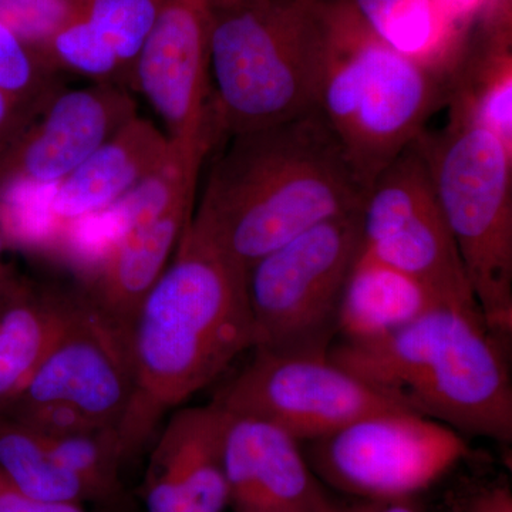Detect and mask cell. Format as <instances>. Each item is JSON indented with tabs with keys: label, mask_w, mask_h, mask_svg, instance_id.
Returning a JSON list of instances; mask_svg holds the SVG:
<instances>
[{
	"label": "cell",
	"mask_w": 512,
	"mask_h": 512,
	"mask_svg": "<svg viewBox=\"0 0 512 512\" xmlns=\"http://www.w3.org/2000/svg\"><path fill=\"white\" fill-rule=\"evenodd\" d=\"M478 309L498 338L512 332V150L448 110L416 140Z\"/></svg>",
	"instance_id": "8992f818"
},
{
	"label": "cell",
	"mask_w": 512,
	"mask_h": 512,
	"mask_svg": "<svg viewBox=\"0 0 512 512\" xmlns=\"http://www.w3.org/2000/svg\"><path fill=\"white\" fill-rule=\"evenodd\" d=\"M316 512H420L412 500H363L338 503L329 495L323 498Z\"/></svg>",
	"instance_id": "f546056e"
},
{
	"label": "cell",
	"mask_w": 512,
	"mask_h": 512,
	"mask_svg": "<svg viewBox=\"0 0 512 512\" xmlns=\"http://www.w3.org/2000/svg\"><path fill=\"white\" fill-rule=\"evenodd\" d=\"M323 26L318 111L365 190L447 106L436 74L387 46L348 0H318Z\"/></svg>",
	"instance_id": "277c9868"
},
{
	"label": "cell",
	"mask_w": 512,
	"mask_h": 512,
	"mask_svg": "<svg viewBox=\"0 0 512 512\" xmlns=\"http://www.w3.org/2000/svg\"><path fill=\"white\" fill-rule=\"evenodd\" d=\"M322 53L318 0L212 5L211 107L218 137L276 126L318 109Z\"/></svg>",
	"instance_id": "5b68a950"
},
{
	"label": "cell",
	"mask_w": 512,
	"mask_h": 512,
	"mask_svg": "<svg viewBox=\"0 0 512 512\" xmlns=\"http://www.w3.org/2000/svg\"><path fill=\"white\" fill-rule=\"evenodd\" d=\"M40 437L53 460L89 487L94 503L117 500L123 494L120 470L127 458L117 429L101 427L72 436Z\"/></svg>",
	"instance_id": "603a6c76"
},
{
	"label": "cell",
	"mask_w": 512,
	"mask_h": 512,
	"mask_svg": "<svg viewBox=\"0 0 512 512\" xmlns=\"http://www.w3.org/2000/svg\"><path fill=\"white\" fill-rule=\"evenodd\" d=\"M470 454L464 437L446 424L393 410L312 440L308 463L326 483L353 497L412 500Z\"/></svg>",
	"instance_id": "ba28073f"
},
{
	"label": "cell",
	"mask_w": 512,
	"mask_h": 512,
	"mask_svg": "<svg viewBox=\"0 0 512 512\" xmlns=\"http://www.w3.org/2000/svg\"><path fill=\"white\" fill-rule=\"evenodd\" d=\"M446 107L477 121L512 150L511 0H500L468 30Z\"/></svg>",
	"instance_id": "d6986e66"
},
{
	"label": "cell",
	"mask_w": 512,
	"mask_h": 512,
	"mask_svg": "<svg viewBox=\"0 0 512 512\" xmlns=\"http://www.w3.org/2000/svg\"><path fill=\"white\" fill-rule=\"evenodd\" d=\"M195 191L183 192L138 225L86 275L84 298L127 340L141 302L170 264L190 221Z\"/></svg>",
	"instance_id": "e0dca14e"
},
{
	"label": "cell",
	"mask_w": 512,
	"mask_h": 512,
	"mask_svg": "<svg viewBox=\"0 0 512 512\" xmlns=\"http://www.w3.org/2000/svg\"><path fill=\"white\" fill-rule=\"evenodd\" d=\"M227 2H235V0H211V3H227Z\"/></svg>",
	"instance_id": "d6a6232c"
},
{
	"label": "cell",
	"mask_w": 512,
	"mask_h": 512,
	"mask_svg": "<svg viewBox=\"0 0 512 512\" xmlns=\"http://www.w3.org/2000/svg\"><path fill=\"white\" fill-rule=\"evenodd\" d=\"M0 473L23 494L43 503L94 501L89 487L53 460L39 434L0 412Z\"/></svg>",
	"instance_id": "7402d4cb"
},
{
	"label": "cell",
	"mask_w": 512,
	"mask_h": 512,
	"mask_svg": "<svg viewBox=\"0 0 512 512\" xmlns=\"http://www.w3.org/2000/svg\"><path fill=\"white\" fill-rule=\"evenodd\" d=\"M235 512H249V511H235Z\"/></svg>",
	"instance_id": "836d02e7"
},
{
	"label": "cell",
	"mask_w": 512,
	"mask_h": 512,
	"mask_svg": "<svg viewBox=\"0 0 512 512\" xmlns=\"http://www.w3.org/2000/svg\"><path fill=\"white\" fill-rule=\"evenodd\" d=\"M212 402L271 421L299 441L329 436L372 414L407 410L328 355L262 350Z\"/></svg>",
	"instance_id": "30bf717a"
},
{
	"label": "cell",
	"mask_w": 512,
	"mask_h": 512,
	"mask_svg": "<svg viewBox=\"0 0 512 512\" xmlns=\"http://www.w3.org/2000/svg\"><path fill=\"white\" fill-rule=\"evenodd\" d=\"M498 2L500 0H434V5L448 28L466 36L471 26Z\"/></svg>",
	"instance_id": "4316f807"
},
{
	"label": "cell",
	"mask_w": 512,
	"mask_h": 512,
	"mask_svg": "<svg viewBox=\"0 0 512 512\" xmlns=\"http://www.w3.org/2000/svg\"><path fill=\"white\" fill-rule=\"evenodd\" d=\"M464 512H512V493L505 484L483 488L467 501Z\"/></svg>",
	"instance_id": "4dcf8cb0"
},
{
	"label": "cell",
	"mask_w": 512,
	"mask_h": 512,
	"mask_svg": "<svg viewBox=\"0 0 512 512\" xmlns=\"http://www.w3.org/2000/svg\"><path fill=\"white\" fill-rule=\"evenodd\" d=\"M137 116L127 89L94 83L60 90L19 136L0 147V187H52Z\"/></svg>",
	"instance_id": "7c38bea8"
},
{
	"label": "cell",
	"mask_w": 512,
	"mask_h": 512,
	"mask_svg": "<svg viewBox=\"0 0 512 512\" xmlns=\"http://www.w3.org/2000/svg\"><path fill=\"white\" fill-rule=\"evenodd\" d=\"M0 412L45 437L72 436L106 427L63 403H13Z\"/></svg>",
	"instance_id": "484cf974"
},
{
	"label": "cell",
	"mask_w": 512,
	"mask_h": 512,
	"mask_svg": "<svg viewBox=\"0 0 512 512\" xmlns=\"http://www.w3.org/2000/svg\"><path fill=\"white\" fill-rule=\"evenodd\" d=\"M5 249V239H3L2 231H0V279L3 278V275H5L6 271L9 269V265H6L5 262H3V252H5Z\"/></svg>",
	"instance_id": "1f68e13d"
},
{
	"label": "cell",
	"mask_w": 512,
	"mask_h": 512,
	"mask_svg": "<svg viewBox=\"0 0 512 512\" xmlns=\"http://www.w3.org/2000/svg\"><path fill=\"white\" fill-rule=\"evenodd\" d=\"M363 248L440 302L477 306L416 141L377 175L362 205Z\"/></svg>",
	"instance_id": "9c48e42d"
},
{
	"label": "cell",
	"mask_w": 512,
	"mask_h": 512,
	"mask_svg": "<svg viewBox=\"0 0 512 512\" xmlns=\"http://www.w3.org/2000/svg\"><path fill=\"white\" fill-rule=\"evenodd\" d=\"M221 410L222 458L234 511H318L328 494L301 441L271 421Z\"/></svg>",
	"instance_id": "5bb4252c"
},
{
	"label": "cell",
	"mask_w": 512,
	"mask_h": 512,
	"mask_svg": "<svg viewBox=\"0 0 512 512\" xmlns=\"http://www.w3.org/2000/svg\"><path fill=\"white\" fill-rule=\"evenodd\" d=\"M439 302L412 276L384 264L362 248L343 288L338 332L343 340L382 338Z\"/></svg>",
	"instance_id": "ffe728a7"
},
{
	"label": "cell",
	"mask_w": 512,
	"mask_h": 512,
	"mask_svg": "<svg viewBox=\"0 0 512 512\" xmlns=\"http://www.w3.org/2000/svg\"><path fill=\"white\" fill-rule=\"evenodd\" d=\"M0 512H86L82 505L43 503L23 494L0 473Z\"/></svg>",
	"instance_id": "f1b7e54d"
},
{
	"label": "cell",
	"mask_w": 512,
	"mask_h": 512,
	"mask_svg": "<svg viewBox=\"0 0 512 512\" xmlns=\"http://www.w3.org/2000/svg\"><path fill=\"white\" fill-rule=\"evenodd\" d=\"M363 248L362 210L322 222L248 271L254 350L328 355L350 269Z\"/></svg>",
	"instance_id": "52a82bcc"
},
{
	"label": "cell",
	"mask_w": 512,
	"mask_h": 512,
	"mask_svg": "<svg viewBox=\"0 0 512 512\" xmlns=\"http://www.w3.org/2000/svg\"><path fill=\"white\" fill-rule=\"evenodd\" d=\"M328 356L404 409L457 433L512 441V386L500 338L477 306L439 302L382 338Z\"/></svg>",
	"instance_id": "3957f363"
},
{
	"label": "cell",
	"mask_w": 512,
	"mask_h": 512,
	"mask_svg": "<svg viewBox=\"0 0 512 512\" xmlns=\"http://www.w3.org/2000/svg\"><path fill=\"white\" fill-rule=\"evenodd\" d=\"M217 403L171 414L148 458L146 512H224L231 495L221 447Z\"/></svg>",
	"instance_id": "9a60e30c"
},
{
	"label": "cell",
	"mask_w": 512,
	"mask_h": 512,
	"mask_svg": "<svg viewBox=\"0 0 512 512\" xmlns=\"http://www.w3.org/2000/svg\"><path fill=\"white\" fill-rule=\"evenodd\" d=\"M72 19L69 0H0V22L45 62L47 46Z\"/></svg>",
	"instance_id": "d4e9b609"
},
{
	"label": "cell",
	"mask_w": 512,
	"mask_h": 512,
	"mask_svg": "<svg viewBox=\"0 0 512 512\" xmlns=\"http://www.w3.org/2000/svg\"><path fill=\"white\" fill-rule=\"evenodd\" d=\"M247 275L190 218L128 336L133 394L117 427L127 460L165 414L254 349Z\"/></svg>",
	"instance_id": "6da1fadb"
},
{
	"label": "cell",
	"mask_w": 512,
	"mask_h": 512,
	"mask_svg": "<svg viewBox=\"0 0 512 512\" xmlns=\"http://www.w3.org/2000/svg\"><path fill=\"white\" fill-rule=\"evenodd\" d=\"M0 87L37 111L63 90L60 73L0 22Z\"/></svg>",
	"instance_id": "cb8c5ba5"
},
{
	"label": "cell",
	"mask_w": 512,
	"mask_h": 512,
	"mask_svg": "<svg viewBox=\"0 0 512 512\" xmlns=\"http://www.w3.org/2000/svg\"><path fill=\"white\" fill-rule=\"evenodd\" d=\"M382 42L450 82L466 36L441 18L434 0H348Z\"/></svg>",
	"instance_id": "44dd1931"
},
{
	"label": "cell",
	"mask_w": 512,
	"mask_h": 512,
	"mask_svg": "<svg viewBox=\"0 0 512 512\" xmlns=\"http://www.w3.org/2000/svg\"><path fill=\"white\" fill-rule=\"evenodd\" d=\"M80 295L50 291L10 266L0 279V410L18 399L76 318Z\"/></svg>",
	"instance_id": "ac0fdd59"
},
{
	"label": "cell",
	"mask_w": 512,
	"mask_h": 512,
	"mask_svg": "<svg viewBox=\"0 0 512 512\" xmlns=\"http://www.w3.org/2000/svg\"><path fill=\"white\" fill-rule=\"evenodd\" d=\"M174 147L150 120L134 117L101 144L72 174L53 185L47 214L56 245L67 225L106 210L173 156Z\"/></svg>",
	"instance_id": "2e32d148"
},
{
	"label": "cell",
	"mask_w": 512,
	"mask_h": 512,
	"mask_svg": "<svg viewBox=\"0 0 512 512\" xmlns=\"http://www.w3.org/2000/svg\"><path fill=\"white\" fill-rule=\"evenodd\" d=\"M211 0H164L131 74L164 121L168 140L205 160L220 140L211 107Z\"/></svg>",
	"instance_id": "8fae6325"
},
{
	"label": "cell",
	"mask_w": 512,
	"mask_h": 512,
	"mask_svg": "<svg viewBox=\"0 0 512 512\" xmlns=\"http://www.w3.org/2000/svg\"><path fill=\"white\" fill-rule=\"evenodd\" d=\"M131 394L128 340L82 293L76 318L10 404L63 403L101 426L117 429L126 416Z\"/></svg>",
	"instance_id": "4fadbf2b"
},
{
	"label": "cell",
	"mask_w": 512,
	"mask_h": 512,
	"mask_svg": "<svg viewBox=\"0 0 512 512\" xmlns=\"http://www.w3.org/2000/svg\"><path fill=\"white\" fill-rule=\"evenodd\" d=\"M365 197L316 109L232 136L191 221L248 272L302 232L362 210Z\"/></svg>",
	"instance_id": "7a4b0ae2"
},
{
	"label": "cell",
	"mask_w": 512,
	"mask_h": 512,
	"mask_svg": "<svg viewBox=\"0 0 512 512\" xmlns=\"http://www.w3.org/2000/svg\"><path fill=\"white\" fill-rule=\"evenodd\" d=\"M40 113L0 87V147L19 136Z\"/></svg>",
	"instance_id": "83f0119b"
}]
</instances>
